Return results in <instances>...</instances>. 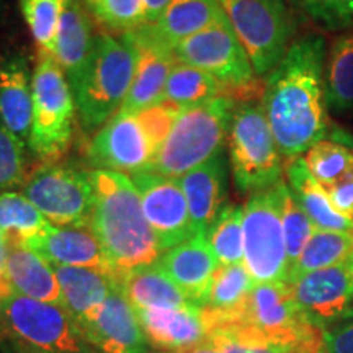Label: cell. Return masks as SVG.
I'll return each mask as SVG.
<instances>
[{
  "label": "cell",
  "instance_id": "obj_32",
  "mask_svg": "<svg viewBox=\"0 0 353 353\" xmlns=\"http://www.w3.org/2000/svg\"><path fill=\"white\" fill-rule=\"evenodd\" d=\"M353 255V234L316 229L304 247L301 257L290 270L288 283L306 273L350 262Z\"/></svg>",
  "mask_w": 353,
  "mask_h": 353
},
{
  "label": "cell",
  "instance_id": "obj_2",
  "mask_svg": "<svg viewBox=\"0 0 353 353\" xmlns=\"http://www.w3.org/2000/svg\"><path fill=\"white\" fill-rule=\"evenodd\" d=\"M95 193L90 229L103 247L118 278L138 267L156 263L162 250L143 213L138 190L120 172H88Z\"/></svg>",
  "mask_w": 353,
  "mask_h": 353
},
{
  "label": "cell",
  "instance_id": "obj_47",
  "mask_svg": "<svg viewBox=\"0 0 353 353\" xmlns=\"http://www.w3.org/2000/svg\"><path fill=\"white\" fill-rule=\"evenodd\" d=\"M329 139H332L339 144H343L353 152V132L343 130V128L332 126L329 130Z\"/></svg>",
  "mask_w": 353,
  "mask_h": 353
},
{
  "label": "cell",
  "instance_id": "obj_51",
  "mask_svg": "<svg viewBox=\"0 0 353 353\" xmlns=\"http://www.w3.org/2000/svg\"><path fill=\"white\" fill-rule=\"evenodd\" d=\"M294 353H325V352H324V347H322L321 350H312V352H294Z\"/></svg>",
  "mask_w": 353,
  "mask_h": 353
},
{
  "label": "cell",
  "instance_id": "obj_44",
  "mask_svg": "<svg viewBox=\"0 0 353 353\" xmlns=\"http://www.w3.org/2000/svg\"><path fill=\"white\" fill-rule=\"evenodd\" d=\"M325 192H327L334 208L341 214L353 219V170L337 183H334L332 187L325 188Z\"/></svg>",
  "mask_w": 353,
  "mask_h": 353
},
{
  "label": "cell",
  "instance_id": "obj_8",
  "mask_svg": "<svg viewBox=\"0 0 353 353\" xmlns=\"http://www.w3.org/2000/svg\"><path fill=\"white\" fill-rule=\"evenodd\" d=\"M257 76H268L291 46L294 23L285 0H219Z\"/></svg>",
  "mask_w": 353,
  "mask_h": 353
},
{
  "label": "cell",
  "instance_id": "obj_37",
  "mask_svg": "<svg viewBox=\"0 0 353 353\" xmlns=\"http://www.w3.org/2000/svg\"><path fill=\"white\" fill-rule=\"evenodd\" d=\"M304 162L317 182L329 188L353 170V152L332 139H322L306 152Z\"/></svg>",
  "mask_w": 353,
  "mask_h": 353
},
{
  "label": "cell",
  "instance_id": "obj_27",
  "mask_svg": "<svg viewBox=\"0 0 353 353\" xmlns=\"http://www.w3.org/2000/svg\"><path fill=\"white\" fill-rule=\"evenodd\" d=\"M254 286L255 281L244 263L219 265L211 283L208 304L201 307L203 321L208 332L218 325L231 324L239 319L242 307Z\"/></svg>",
  "mask_w": 353,
  "mask_h": 353
},
{
  "label": "cell",
  "instance_id": "obj_38",
  "mask_svg": "<svg viewBox=\"0 0 353 353\" xmlns=\"http://www.w3.org/2000/svg\"><path fill=\"white\" fill-rule=\"evenodd\" d=\"M65 0H20L21 15L41 51H52Z\"/></svg>",
  "mask_w": 353,
  "mask_h": 353
},
{
  "label": "cell",
  "instance_id": "obj_13",
  "mask_svg": "<svg viewBox=\"0 0 353 353\" xmlns=\"http://www.w3.org/2000/svg\"><path fill=\"white\" fill-rule=\"evenodd\" d=\"M141 198L143 213L156 234L162 254L193 236L188 203L179 179L139 172L130 175Z\"/></svg>",
  "mask_w": 353,
  "mask_h": 353
},
{
  "label": "cell",
  "instance_id": "obj_14",
  "mask_svg": "<svg viewBox=\"0 0 353 353\" xmlns=\"http://www.w3.org/2000/svg\"><path fill=\"white\" fill-rule=\"evenodd\" d=\"M157 156L156 145L138 114L117 113L100 128L88 145V161L95 170L139 174L149 170Z\"/></svg>",
  "mask_w": 353,
  "mask_h": 353
},
{
  "label": "cell",
  "instance_id": "obj_21",
  "mask_svg": "<svg viewBox=\"0 0 353 353\" xmlns=\"http://www.w3.org/2000/svg\"><path fill=\"white\" fill-rule=\"evenodd\" d=\"M138 317L151 348L175 352L201 343L208 337L201 307H152L139 309Z\"/></svg>",
  "mask_w": 353,
  "mask_h": 353
},
{
  "label": "cell",
  "instance_id": "obj_50",
  "mask_svg": "<svg viewBox=\"0 0 353 353\" xmlns=\"http://www.w3.org/2000/svg\"><path fill=\"white\" fill-rule=\"evenodd\" d=\"M81 2L88 8V10L92 12V10H94V8H95L97 2H99V0H81Z\"/></svg>",
  "mask_w": 353,
  "mask_h": 353
},
{
  "label": "cell",
  "instance_id": "obj_22",
  "mask_svg": "<svg viewBox=\"0 0 353 353\" xmlns=\"http://www.w3.org/2000/svg\"><path fill=\"white\" fill-rule=\"evenodd\" d=\"M32 76L21 54L8 56L0 64V120L25 144L32 132Z\"/></svg>",
  "mask_w": 353,
  "mask_h": 353
},
{
  "label": "cell",
  "instance_id": "obj_52",
  "mask_svg": "<svg viewBox=\"0 0 353 353\" xmlns=\"http://www.w3.org/2000/svg\"><path fill=\"white\" fill-rule=\"evenodd\" d=\"M149 353H170V352H149Z\"/></svg>",
  "mask_w": 353,
  "mask_h": 353
},
{
  "label": "cell",
  "instance_id": "obj_7",
  "mask_svg": "<svg viewBox=\"0 0 353 353\" xmlns=\"http://www.w3.org/2000/svg\"><path fill=\"white\" fill-rule=\"evenodd\" d=\"M234 183L241 193L262 192L283 182V164L262 105L234 110L228 132Z\"/></svg>",
  "mask_w": 353,
  "mask_h": 353
},
{
  "label": "cell",
  "instance_id": "obj_35",
  "mask_svg": "<svg viewBox=\"0 0 353 353\" xmlns=\"http://www.w3.org/2000/svg\"><path fill=\"white\" fill-rule=\"evenodd\" d=\"M244 208L226 205L206 232V241L219 265L244 263Z\"/></svg>",
  "mask_w": 353,
  "mask_h": 353
},
{
  "label": "cell",
  "instance_id": "obj_41",
  "mask_svg": "<svg viewBox=\"0 0 353 353\" xmlns=\"http://www.w3.org/2000/svg\"><path fill=\"white\" fill-rule=\"evenodd\" d=\"M312 21L325 30L353 26V0H291Z\"/></svg>",
  "mask_w": 353,
  "mask_h": 353
},
{
  "label": "cell",
  "instance_id": "obj_1",
  "mask_svg": "<svg viewBox=\"0 0 353 353\" xmlns=\"http://www.w3.org/2000/svg\"><path fill=\"white\" fill-rule=\"evenodd\" d=\"M324 68V39L304 37L291 43L267 76L262 107L281 157L288 161L301 157L329 134Z\"/></svg>",
  "mask_w": 353,
  "mask_h": 353
},
{
  "label": "cell",
  "instance_id": "obj_46",
  "mask_svg": "<svg viewBox=\"0 0 353 353\" xmlns=\"http://www.w3.org/2000/svg\"><path fill=\"white\" fill-rule=\"evenodd\" d=\"M6 260H7V244L3 241L2 234H0V301L13 294V288L8 281L7 270H6Z\"/></svg>",
  "mask_w": 353,
  "mask_h": 353
},
{
  "label": "cell",
  "instance_id": "obj_29",
  "mask_svg": "<svg viewBox=\"0 0 353 353\" xmlns=\"http://www.w3.org/2000/svg\"><path fill=\"white\" fill-rule=\"evenodd\" d=\"M118 286L136 311L152 307H185L193 304L157 262L123 273L118 278Z\"/></svg>",
  "mask_w": 353,
  "mask_h": 353
},
{
  "label": "cell",
  "instance_id": "obj_42",
  "mask_svg": "<svg viewBox=\"0 0 353 353\" xmlns=\"http://www.w3.org/2000/svg\"><path fill=\"white\" fill-rule=\"evenodd\" d=\"M180 107H176L174 103H169V101H162V103L154 105L151 108H145L143 112L136 113L138 118L143 123L145 132L151 138L152 144L156 145L157 152L161 149V145L164 144L167 136L170 134L172 126L176 120L180 113Z\"/></svg>",
  "mask_w": 353,
  "mask_h": 353
},
{
  "label": "cell",
  "instance_id": "obj_30",
  "mask_svg": "<svg viewBox=\"0 0 353 353\" xmlns=\"http://www.w3.org/2000/svg\"><path fill=\"white\" fill-rule=\"evenodd\" d=\"M50 226L23 193L0 192V234L7 247H28Z\"/></svg>",
  "mask_w": 353,
  "mask_h": 353
},
{
  "label": "cell",
  "instance_id": "obj_26",
  "mask_svg": "<svg viewBox=\"0 0 353 353\" xmlns=\"http://www.w3.org/2000/svg\"><path fill=\"white\" fill-rule=\"evenodd\" d=\"M52 268L63 294V306L77 324H82L113 290L120 288L117 278L108 273L65 265H52Z\"/></svg>",
  "mask_w": 353,
  "mask_h": 353
},
{
  "label": "cell",
  "instance_id": "obj_6",
  "mask_svg": "<svg viewBox=\"0 0 353 353\" xmlns=\"http://www.w3.org/2000/svg\"><path fill=\"white\" fill-rule=\"evenodd\" d=\"M33 118L28 145L44 162H54L72 138L76 101L64 70L51 52L38 50L32 76Z\"/></svg>",
  "mask_w": 353,
  "mask_h": 353
},
{
  "label": "cell",
  "instance_id": "obj_53",
  "mask_svg": "<svg viewBox=\"0 0 353 353\" xmlns=\"http://www.w3.org/2000/svg\"><path fill=\"white\" fill-rule=\"evenodd\" d=\"M352 263H353V255H352Z\"/></svg>",
  "mask_w": 353,
  "mask_h": 353
},
{
  "label": "cell",
  "instance_id": "obj_3",
  "mask_svg": "<svg viewBox=\"0 0 353 353\" xmlns=\"http://www.w3.org/2000/svg\"><path fill=\"white\" fill-rule=\"evenodd\" d=\"M138 52L125 34H97L81 76L70 85L83 130L103 128L120 112L136 72Z\"/></svg>",
  "mask_w": 353,
  "mask_h": 353
},
{
  "label": "cell",
  "instance_id": "obj_36",
  "mask_svg": "<svg viewBox=\"0 0 353 353\" xmlns=\"http://www.w3.org/2000/svg\"><path fill=\"white\" fill-rule=\"evenodd\" d=\"M278 187V195H280V213L281 224H283L286 255H288L290 270L301 257L304 247L311 239L312 232L316 231L314 224L311 223L309 216L299 205L296 196L293 195L291 188L285 182H280Z\"/></svg>",
  "mask_w": 353,
  "mask_h": 353
},
{
  "label": "cell",
  "instance_id": "obj_33",
  "mask_svg": "<svg viewBox=\"0 0 353 353\" xmlns=\"http://www.w3.org/2000/svg\"><path fill=\"white\" fill-rule=\"evenodd\" d=\"M223 95V85L203 70L176 61L167 79L164 101L180 108L195 107Z\"/></svg>",
  "mask_w": 353,
  "mask_h": 353
},
{
  "label": "cell",
  "instance_id": "obj_31",
  "mask_svg": "<svg viewBox=\"0 0 353 353\" xmlns=\"http://www.w3.org/2000/svg\"><path fill=\"white\" fill-rule=\"evenodd\" d=\"M324 85L327 108L353 110V32L332 41L324 68Z\"/></svg>",
  "mask_w": 353,
  "mask_h": 353
},
{
  "label": "cell",
  "instance_id": "obj_15",
  "mask_svg": "<svg viewBox=\"0 0 353 353\" xmlns=\"http://www.w3.org/2000/svg\"><path fill=\"white\" fill-rule=\"evenodd\" d=\"M294 303L312 327L322 330L353 307V263L322 268L291 281Z\"/></svg>",
  "mask_w": 353,
  "mask_h": 353
},
{
  "label": "cell",
  "instance_id": "obj_28",
  "mask_svg": "<svg viewBox=\"0 0 353 353\" xmlns=\"http://www.w3.org/2000/svg\"><path fill=\"white\" fill-rule=\"evenodd\" d=\"M285 172L288 187L316 229L353 234V219L334 208L325 188L309 172L304 157L291 159Z\"/></svg>",
  "mask_w": 353,
  "mask_h": 353
},
{
  "label": "cell",
  "instance_id": "obj_11",
  "mask_svg": "<svg viewBox=\"0 0 353 353\" xmlns=\"http://www.w3.org/2000/svg\"><path fill=\"white\" fill-rule=\"evenodd\" d=\"M236 322L283 342L296 352L322 348L321 330L312 327L301 316L290 283L255 285Z\"/></svg>",
  "mask_w": 353,
  "mask_h": 353
},
{
  "label": "cell",
  "instance_id": "obj_19",
  "mask_svg": "<svg viewBox=\"0 0 353 353\" xmlns=\"http://www.w3.org/2000/svg\"><path fill=\"white\" fill-rule=\"evenodd\" d=\"M28 249L38 252L52 265L92 268L113 275L118 280L113 265L90 228H57L51 224Z\"/></svg>",
  "mask_w": 353,
  "mask_h": 353
},
{
  "label": "cell",
  "instance_id": "obj_45",
  "mask_svg": "<svg viewBox=\"0 0 353 353\" xmlns=\"http://www.w3.org/2000/svg\"><path fill=\"white\" fill-rule=\"evenodd\" d=\"M172 0H143V25H152L161 19Z\"/></svg>",
  "mask_w": 353,
  "mask_h": 353
},
{
  "label": "cell",
  "instance_id": "obj_39",
  "mask_svg": "<svg viewBox=\"0 0 353 353\" xmlns=\"http://www.w3.org/2000/svg\"><path fill=\"white\" fill-rule=\"evenodd\" d=\"M25 143L17 138L0 120V192H12L25 185Z\"/></svg>",
  "mask_w": 353,
  "mask_h": 353
},
{
  "label": "cell",
  "instance_id": "obj_4",
  "mask_svg": "<svg viewBox=\"0 0 353 353\" xmlns=\"http://www.w3.org/2000/svg\"><path fill=\"white\" fill-rule=\"evenodd\" d=\"M234 110L236 101L228 95L180 110L170 134L145 172L180 179L218 156L228 139Z\"/></svg>",
  "mask_w": 353,
  "mask_h": 353
},
{
  "label": "cell",
  "instance_id": "obj_5",
  "mask_svg": "<svg viewBox=\"0 0 353 353\" xmlns=\"http://www.w3.org/2000/svg\"><path fill=\"white\" fill-rule=\"evenodd\" d=\"M0 341L30 353H100L64 306L17 293L0 301Z\"/></svg>",
  "mask_w": 353,
  "mask_h": 353
},
{
  "label": "cell",
  "instance_id": "obj_18",
  "mask_svg": "<svg viewBox=\"0 0 353 353\" xmlns=\"http://www.w3.org/2000/svg\"><path fill=\"white\" fill-rule=\"evenodd\" d=\"M157 263L195 306L205 307L208 304L211 283L219 262L206 236L196 234L165 250Z\"/></svg>",
  "mask_w": 353,
  "mask_h": 353
},
{
  "label": "cell",
  "instance_id": "obj_23",
  "mask_svg": "<svg viewBox=\"0 0 353 353\" xmlns=\"http://www.w3.org/2000/svg\"><path fill=\"white\" fill-rule=\"evenodd\" d=\"M95 37L85 6L81 0H65L51 54L64 70L69 85L81 76Z\"/></svg>",
  "mask_w": 353,
  "mask_h": 353
},
{
  "label": "cell",
  "instance_id": "obj_12",
  "mask_svg": "<svg viewBox=\"0 0 353 353\" xmlns=\"http://www.w3.org/2000/svg\"><path fill=\"white\" fill-rule=\"evenodd\" d=\"M175 59L214 77L223 95L252 85L255 70L229 20L185 38L172 46Z\"/></svg>",
  "mask_w": 353,
  "mask_h": 353
},
{
  "label": "cell",
  "instance_id": "obj_25",
  "mask_svg": "<svg viewBox=\"0 0 353 353\" xmlns=\"http://www.w3.org/2000/svg\"><path fill=\"white\" fill-rule=\"evenodd\" d=\"M6 270L13 293L63 306V294L52 265L28 247H7Z\"/></svg>",
  "mask_w": 353,
  "mask_h": 353
},
{
  "label": "cell",
  "instance_id": "obj_48",
  "mask_svg": "<svg viewBox=\"0 0 353 353\" xmlns=\"http://www.w3.org/2000/svg\"><path fill=\"white\" fill-rule=\"evenodd\" d=\"M170 353H218V350H216L213 343H211L208 339H206L205 342L196 343V345H192V347H187V348H180V350H175V352H170Z\"/></svg>",
  "mask_w": 353,
  "mask_h": 353
},
{
  "label": "cell",
  "instance_id": "obj_40",
  "mask_svg": "<svg viewBox=\"0 0 353 353\" xmlns=\"http://www.w3.org/2000/svg\"><path fill=\"white\" fill-rule=\"evenodd\" d=\"M94 17L110 32L130 33L143 26V0H99Z\"/></svg>",
  "mask_w": 353,
  "mask_h": 353
},
{
  "label": "cell",
  "instance_id": "obj_34",
  "mask_svg": "<svg viewBox=\"0 0 353 353\" xmlns=\"http://www.w3.org/2000/svg\"><path fill=\"white\" fill-rule=\"evenodd\" d=\"M208 341L218 353H294L293 347L259 332L241 322L211 329Z\"/></svg>",
  "mask_w": 353,
  "mask_h": 353
},
{
  "label": "cell",
  "instance_id": "obj_24",
  "mask_svg": "<svg viewBox=\"0 0 353 353\" xmlns=\"http://www.w3.org/2000/svg\"><path fill=\"white\" fill-rule=\"evenodd\" d=\"M226 20L219 0H172L156 23L143 26L157 41L172 50L182 39Z\"/></svg>",
  "mask_w": 353,
  "mask_h": 353
},
{
  "label": "cell",
  "instance_id": "obj_9",
  "mask_svg": "<svg viewBox=\"0 0 353 353\" xmlns=\"http://www.w3.org/2000/svg\"><path fill=\"white\" fill-rule=\"evenodd\" d=\"M244 265L257 283H288L286 255L278 187L252 193L244 206Z\"/></svg>",
  "mask_w": 353,
  "mask_h": 353
},
{
  "label": "cell",
  "instance_id": "obj_10",
  "mask_svg": "<svg viewBox=\"0 0 353 353\" xmlns=\"http://www.w3.org/2000/svg\"><path fill=\"white\" fill-rule=\"evenodd\" d=\"M21 193L52 226L90 228L95 193L88 172L44 165L26 180Z\"/></svg>",
  "mask_w": 353,
  "mask_h": 353
},
{
  "label": "cell",
  "instance_id": "obj_17",
  "mask_svg": "<svg viewBox=\"0 0 353 353\" xmlns=\"http://www.w3.org/2000/svg\"><path fill=\"white\" fill-rule=\"evenodd\" d=\"M123 34L136 48L138 61L130 94L118 113L136 114L164 101L167 79L176 59L170 48L157 41L144 26Z\"/></svg>",
  "mask_w": 353,
  "mask_h": 353
},
{
  "label": "cell",
  "instance_id": "obj_16",
  "mask_svg": "<svg viewBox=\"0 0 353 353\" xmlns=\"http://www.w3.org/2000/svg\"><path fill=\"white\" fill-rule=\"evenodd\" d=\"M79 327L90 345L100 353L151 352L138 312L120 288L113 290Z\"/></svg>",
  "mask_w": 353,
  "mask_h": 353
},
{
  "label": "cell",
  "instance_id": "obj_49",
  "mask_svg": "<svg viewBox=\"0 0 353 353\" xmlns=\"http://www.w3.org/2000/svg\"><path fill=\"white\" fill-rule=\"evenodd\" d=\"M0 353H30V352L21 350V348L12 345V343L0 341Z\"/></svg>",
  "mask_w": 353,
  "mask_h": 353
},
{
  "label": "cell",
  "instance_id": "obj_43",
  "mask_svg": "<svg viewBox=\"0 0 353 353\" xmlns=\"http://www.w3.org/2000/svg\"><path fill=\"white\" fill-rule=\"evenodd\" d=\"M325 353H353V307L342 319L321 330Z\"/></svg>",
  "mask_w": 353,
  "mask_h": 353
},
{
  "label": "cell",
  "instance_id": "obj_20",
  "mask_svg": "<svg viewBox=\"0 0 353 353\" xmlns=\"http://www.w3.org/2000/svg\"><path fill=\"white\" fill-rule=\"evenodd\" d=\"M187 196L193 236H206L226 206L228 165L223 152L179 179Z\"/></svg>",
  "mask_w": 353,
  "mask_h": 353
}]
</instances>
